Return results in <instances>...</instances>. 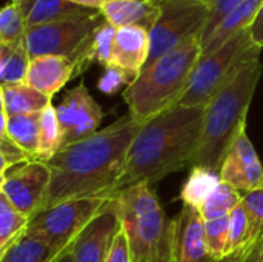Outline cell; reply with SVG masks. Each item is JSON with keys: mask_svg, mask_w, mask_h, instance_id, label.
I'll return each instance as SVG.
<instances>
[{"mask_svg": "<svg viewBox=\"0 0 263 262\" xmlns=\"http://www.w3.org/2000/svg\"><path fill=\"white\" fill-rule=\"evenodd\" d=\"M251 224L245 205L240 202L231 213H230V247L228 256L234 253H242L250 241Z\"/></svg>", "mask_w": 263, "mask_h": 262, "instance_id": "obj_29", "label": "cell"}, {"mask_svg": "<svg viewBox=\"0 0 263 262\" xmlns=\"http://www.w3.org/2000/svg\"><path fill=\"white\" fill-rule=\"evenodd\" d=\"M60 150V133L55 108L49 103L40 113V133H39V151L37 161L48 162Z\"/></svg>", "mask_w": 263, "mask_h": 262, "instance_id": "obj_26", "label": "cell"}, {"mask_svg": "<svg viewBox=\"0 0 263 262\" xmlns=\"http://www.w3.org/2000/svg\"><path fill=\"white\" fill-rule=\"evenodd\" d=\"M160 12L149 31V56L145 66L200 36L210 19V5L203 0H159Z\"/></svg>", "mask_w": 263, "mask_h": 262, "instance_id": "obj_9", "label": "cell"}, {"mask_svg": "<svg viewBox=\"0 0 263 262\" xmlns=\"http://www.w3.org/2000/svg\"><path fill=\"white\" fill-rule=\"evenodd\" d=\"M257 262H263V255H262V256H260V259H259V261H257Z\"/></svg>", "mask_w": 263, "mask_h": 262, "instance_id": "obj_44", "label": "cell"}, {"mask_svg": "<svg viewBox=\"0 0 263 262\" xmlns=\"http://www.w3.org/2000/svg\"><path fill=\"white\" fill-rule=\"evenodd\" d=\"M205 239L214 261L227 258L230 247V216L205 221Z\"/></svg>", "mask_w": 263, "mask_h": 262, "instance_id": "obj_28", "label": "cell"}, {"mask_svg": "<svg viewBox=\"0 0 263 262\" xmlns=\"http://www.w3.org/2000/svg\"><path fill=\"white\" fill-rule=\"evenodd\" d=\"M18 42H15V43H2L0 45V85L2 86L5 85V79H6V73H8V68H9L11 56H12L14 48H15V45Z\"/></svg>", "mask_w": 263, "mask_h": 262, "instance_id": "obj_35", "label": "cell"}, {"mask_svg": "<svg viewBox=\"0 0 263 262\" xmlns=\"http://www.w3.org/2000/svg\"><path fill=\"white\" fill-rule=\"evenodd\" d=\"M51 181V173L46 162L32 159L20 165L2 185V191L28 221L40 210Z\"/></svg>", "mask_w": 263, "mask_h": 262, "instance_id": "obj_11", "label": "cell"}, {"mask_svg": "<svg viewBox=\"0 0 263 262\" xmlns=\"http://www.w3.org/2000/svg\"><path fill=\"white\" fill-rule=\"evenodd\" d=\"M11 2H14V3H17V2H20V0H11Z\"/></svg>", "mask_w": 263, "mask_h": 262, "instance_id": "obj_45", "label": "cell"}, {"mask_svg": "<svg viewBox=\"0 0 263 262\" xmlns=\"http://www.w3.org/2000/svg\"><path fill=\"white\" fill-rule=\"evenodd\" d=\"M153 2H159V0H153ZM203 2H208V0H203Z\"/></svg>", "mask_w": 263, "mask_h": 262, "instance_id": "obj_46", "label": "cell"}, {"mask_svg": "<svg viewBox=\"0 0 263 262\" xmlns=\"http://www.w3.org/2000/svg\"><path fill=\"white\" fill-rule=\"evenodd\" d=\"M0 45H2V42H0Z\"/></svg>", "mask_w": 263, "mask_h": 262, "instance_id": "obj_47", "label": "cell"}, {"mask_svg": "<svg viewBox=\"0 0 263 262\" xmlns=\"http://www.w3.org/2000/svg\"><path fill=\"white\" fill-rule=\"evenodd\" d=\"M220 181L239 193H251L263 187V165L256 153L247 128L240 130L231 142L219 168Z\"/></svg>", "mask_w": 263, "mask_h": 262, "instance_id": "obj_12", "label": "cell"}, {"mask_svg": "<svg viewBox=\"0 0 263 262\" xmlns=\"http://www.w3.org/2000/svg\"><path fill=\"white\" fill-rule=\"evenodd\" d=\"M200 56V36H196L145 66L123 91L128 114L143 124L177 105Z\"/></svg>", "mask_w": 263, "mask_h": 262, "instance_id": "obj_4", "label": "cell"}, {"mask_svg": "<svg viewBox=\"0 0 263 262\" xmlns=\"http://www.w3.org/2000/svg\"><path fill=\"white\" fill-rule=\"evenodd\" d=\"M262 73L260 60L247 65L205 105L202 134L191 167L219 171L231 142L247 128L248 110Z\"/></svg>", "mask_w": 263, "mask_h": 262, "instance_id": "obj_3", "label": "cell"}, {"mask_svg": "<svg viewBox=\"0 0 263 262\" xmlns=\"http://www.w3.org/2000/svg\"><path fill=\"white\" fill-rule=\"evenodd\" d=\"M26 227L28 219L15 210V207L0 190V256L18 236L25 233Z\"/></svg>", "mask_w": 263, "mask_h": 262, "instance_id": "obj_24", "label": "cell"}, {"mask_svg": "<svg viewBox=\"0 0 263 262\" xmlns=\"http://www.w3.org/2000/svg\"><path fill=\"white\" fill-rule=\"evenodd\" d=\"M76 74V63L62 56H39L29 59L25 83L52 99Z\"/></svg>", "mask_w": 263, "mask_h": 262, "instance_id": "obj_15", "label": "cell"}, {"mask_svg": "<svg viewBox=\"0 0 263 262\" xmlns=\"http://www.w3.org/2000/svg\"><path fill=\"white\" fill-rule=\"evenodd\" d=\"M17 8L26 28L74 19L99 11L76 5L69 0H20L17 2Z\"/></svg>", "mask_w": 263, "mask_h": 262, "instance_id": "obj_18", "label": "cell"}, {"mask_svg": "<svg viewBox=\"0 0 263 262\" xmlns=\"http://www.w3.org/2000/svg\"><path fill=\"white\" fill-rule=\"evenodd\" d=\"M40 113L8 117V125H6L8 136L23 151H26L31 159H37L39 133H40Z\"/></svg>", "mask_w": 263, "mask_h": 262, "instance_id": "obj_23", "label": "cell"}, {"mask_svg": "<svg viewBox=\"0 0 263 262\" xmlns=\"http://www.w3.org/2000/svg\"><path fill=\"white\" fill-rule=\"evenodd\" d=\"M25 23L22 14L17 8V3L11 2L9 5L0 8V42L2 43H15L23 39Z\"/></svg>", "mask_w": 263, "mask_h": 262, "instance_id": "obj_30", "label": "cell"}, {"mask_svg": "<svg viewBox=\"0 0 263 262\" xmlns=\"http://www.w3.org/2000/svg\"><path fill=\"white\" fill-rule=\"evenodd\" d=\"M100 12L103 19L116 28L140 26L151 31L154 26L160 8L153 0H108Z\"/></svg>", "mask_w": 263, "mask_h": 262, "instance_id": "obj_17", "label": "cell"}, {"mask_svg": "<svg viewBox=\"0 0 263 262\" xmlns=\"http://www.w3.org/2000/svg\"><path fill=\"white\" fill-rule=\"evenodd\" d=\"M9 167H8V164L5 162V159L2 158V154H0V174H6V170H8Z\"/></svg>", "mask_w": 263, "mask_h": 262, "instance_id": "obj_41", "label": "cell"}, {"mask_svg": "<svg viewBox=\"0 0 263 262\" xmlns=\"http://www.w3.org/2000/svg\"><path fill=\"white\" fill-rule=\"evenodd\" d=\"M100 11L92 14L25 28L23 43L29 59L39 56H62L76 63V74L86 71L85 56L92 36L103 22Z\"/></svg>", "mask_w": 263, "mask_h": 262, "instance_id": "obj_7", "label": "cell"}, {"mask_svg": "<svg viewBox=\"0 0 263 262\" xmlns=\"http://www.w3.org/2000/svg\"><path fill=\"white\" fill-rule=\"evenodd\" d=\"M205 107L174 105L140 125L112 188L111 199L140 184H154L165 176L191 167L196 156Z\"/></svg>", "mask_w": 263, "mask_h": 262, "instance_id": "obj_2", "label": "cell"}, {"mask_svg": "<svg viewBox=\"0 0 263 262\" xmlns=\"http://www.w3.org/2000/svg\"><path fill=\"white\" fill-rule=\"evenodd\" d=\"M214 262H245V261H243V258H242L239 253H234V255H230V256H227V258H223V259H219V261H214Z\"/></svg>", "mask_w": 263, "mask_h": 262, "instance_id": "obj_39", "label": "cell"}, {"mask_svg": "<svg viewBox=\"0 0 263 262\" xmlns=\"http://www.w3.org/2000/svg\"><path fill=\"white\" fill-rule=\"evenodd\" d=\"M76 5H80V6H85V8H91V9H99L108 2V0H69Z\"/></svg>", "mask_w": 263, "mask_h": 262, "instance_id": "obj_37", "label": "cell"}, {"mask_svg": "<svg viewBox=\"0 0 263 262\" xmlns=\"http://www.w3.org/2000/svg\"><path fill=\"white\" fill-rule=\"evenodd\" d=\"M117 28L103 20L99 28L96 29L91 45L88 48V53L85 56V63L89 66L91 63L97 62L103 66L111 65V56H112V45H114V37H116Z\"/></svg>", "mask_w": 263, "mask_h": 262, "instance_id": "obj_27", "label": "cell"}, {"mask_svg": "<svg viewBox=\"0 0 263 262\" xmlns=\"http://www.w3.org/2000/svg\"><path fill=\"white\" fill-rule=\"evenodd\" d=\"M0 154L8 164V167L32 161L26 151H23L14 141H11L9 136H5L3 139H0Z\"/></svg>", "mask_w": 263, "mask_h": 262, "instance_id": "obj_33", "label": "cell"}, {"mask_svg": "<svg viewBox=\"0 0 263 262\" xmlns=\"http://www.w3.org/2000/svg\"><path fill=\"white\" fill-rule=\"evenodd\" d=\"M5 179H6V174H0V190H2V185L5 182Z\"/></svg>", "mask_w": 263, "mask_h": 262, "instance_id": "obj_43", "label": "cell"}, {"mask_svg": "<svg viewBox=\"0 0 263 262\" xmlns=\"http://www.w3.org/2000/svg\"><path fill=\"white\" fill-rule=\"evenodd\" d=\"M55 114L60 150L97 133L103 119L100 105L89 94L85 83H79L63 96L62 102L55 107Z\"/></svg>", "mask_w": 263, "mask_h": 262, "instance_id": "obj_10", "label": "cell"}, {"mask_svg": "<svg viewBox=\"0 0 263 262\" xmlns=\"http://www.w3.org/2000/svg\"><path fill=\"white\" fill-rule=\"evenodd\" d=\"M173 222V262H214L206 247L205 219L199 210L183 205Z\"/></svg>", "mask_w": 263, "mask_h": 262, "instance_id": "obj_14", "label": "cell"}, {"mask_svg": "<svg viewBox=\"0 0 263 262\" xmlns=\"http://www.w3.org/2000/svg\"><path fill=\"white\" fill-rule=\"evenodd\" d=\"M242 202V193H239L231 185L220 181L217 188L205 201L200 208V215L205 221L230 216V213Z\"/></svg>", "mask_w": 263, "mask_h": 262, "instance_id": "obj_25", "label": "cell"}, {"mask_svg": "<svg viewBox=\"0 0 263 262\" xmlns=\"http://www.w3.org/2000/svg\"><path fill=\"white\" fill-rule=\"evenodd\" d=\"M260 53L262 48L253 42L248 28L230 37L219 48L202 54L179 105L205 107L247 65L260 60Z\"/></svg>", "mask_w": 263, "mask_h": 262, "instance_id": "obj_6", "label": "cell"}, {"mask_svg": "<svg viewBox=\"0 0 263 262\" xmlns=\"http://www.w3.org/2000/svg\"><path fill=\"white\" fill-rule=\"evenodd\" d=\"M219 184H220L219 171L206 167H191L190 176L186 178L182 187L180 199L183 205L193 207L200 212L205 201L211 196V193L217 188Z\"/></svg>", "mask_w": 263, "mask_h": 262, "instance_id": "obj_20", "label": "cell"}, {"mask_svg": "<svg viewBox=\"0 0 263 262\" xmlns=\"http://www.w3.org/2000/svg\"><path fill=\"white\" fill-rule=\"evenodd\" d=\"M2 88H3L5 113L8 117L40 113L51 103V97L28 86L25 82L3 85Z\"/></svg>", "mask_w": 263, "mask_h": 262, "instance_id": "obj_19", "label": "cell"}, {"mask_svg": "<svg viewBox=\"0 0 263 262\" xmlns=\"http://www.w3.org/2000/svg\"><path fill=\"white\" fill-rule=\"evenodd\" d=\"M149 56V31L140 26L117 28L111 65L126 71L131 77H137L145 68Z\"/></svg>", "mask_w": 263, "mask_h": 262, "instance_id": "obj_16", "label": "cell"}, {"mask_svg": "<svg viewBox=\"0 0 263 262\" xmlns=\"http://www.w3.org/2000/svg\"><path fill=\"white\" fill-rule=\"evenodd\" d=\"M6 125H8V116L5 111H0V139L8 136L6 133Z\"/></svg>", "mask_w": 263, "mask_h": 262, "instance_id": "obj_38", "label": "cell"}, {"mask_svg": "<svg viewBox=\"0 0 263 262\" xmlns=\"http://www.w3.org/2000/svg\"><path fill=\"white\" fill-rule=\"evenodd\" d=\"M133 80H134V77H131L126 71L120 69L119 66L108 65V66H105V71L100 76L97 86L105 94H114L122 86H128Z\"/></svg>", "mask_w": 263, "mask_h": 262, "instance_id": "obj_31", "label": "cell"}, {"mask_svg": "<svg viewBox=\"0 0 263 262\" xmlns=\"http://www.w3.org/2000/svg\"><path fill=\"white\" fill-rule=\"evenodd\" d=\"M140 125L126 114L92 136L59 150L46 162L51 181L39 212L71 199H111Z\"/></svg>", "mask_w": 263, "mask_h": 262, "instance_id": "obj_1", "label": "cell"}, {"mask_svg": "<svg viewBox=\"0 0 263 262\" xmlns=\"http://www.w3.org/2000/svg\"><path fill=\"white\" fill-rule=\"evenodd\" d=\"M108 201L105 198H85L60 202L35 213L28 221L26 233L65 253L85 227L103 210Z\"/></svg>", "mask_w": 263, "mask_h": 262, "instance_id": "obj_8", "label": "cell"}, {"mask_svg": "<svg viewBox=\"0 0 263 262\" xmlns=\"http://www.w3.org/2000/svg\"><path fill=\"white\" fill-rule=\"evenodd\" d=\"M55 262H74V259H72V256H71V253H69V250H68V252H65V253H63Z\"/></svg>", "mask_w": 263, "mask_h": 262, "instance_id": "obj_40", "label": "cell"}, {"mask_svg": "<svg viewBox=\"0 0 263 262\" xmlns=\"http://www.w3.org/2000/svg\"><path fill=\"white\" fill-rule=\"evenodd\" d=\"M0 111H5V100H3V88L0 85Z\"/></svg>", "mask_w": 263, "mask_h": 262, "instance_id": "obj_42", "label": "cell"}, {"mask_svg": "<svg viewBox=\"0 0 263 262\" xmlns=\"http://www.w3.org/2000/svg\"><path fill=\"white\" fill-rule=\"evenodd\" d=\"M242 204L248 213L251 232L247 249L239 255L245 262H257L263 255V187L242 195Z\"/></svg>", "mask_w": 263, "mask_h": 262, "instance_id": "obj_22", "label": "cell"}, {"mask_svg": "<svg viewBox=\"0 0 263 262\" xmlns=\"http://www.w3.org/2000/svg\"><path fill=\"white\" fill-rule=\"evenodd\" d=\"M114 199L133 262H173L174 222L151 185L136 184Z\"/></svg>", "mask_w": 263, "mask_h": 262, "instance_id": "obj_5", "label": "cell"}, {"mask_svg": "<svg viewBox=\"0 0 263 262\" xmlns=\"http://www.w3.org/2000/svg\"><path fill=\"white\" fill-rule=\"evenodd\" d=\"M105 262H133L131 253H129V246H128L126 236H125L122 229L116 235L114 242H112L111 250H109V255H108Z\"/></svg>", "mask_w": 263, "mask_h": 262, "instance_id": "obj_34", "label": "cell"}, {"mask_svg": "<svg viewBox=\"0 0 263 262\" xmlns=\"http://www.w3.org/2000/svg\"><path fill=\"white\" fill-rule=\"evenodd\" d=\"M240 2H243V0H208V5H210V19H208V23H206L205 29L200 34V40L205 39L222 22V19L233 8H236Z\"/></svg>", "mask_w": 263, "mask_h": 262, "instance_id": "obj_32", "label": "cell"}, {"mask_svg": "<svg viewBox=\"0 0 263 262\" xmlns=\"http://www.w3.org/2000/svg\"><path fill=\"white\" fill-rule=\"evenodd\" d=\"M62 255L63 253L25 230L0 256V262H55Z\"/></svg>", "mask_w": 263, "mask_h": 262, "instance_id": "obj_21", "label": "cell"}, {"mask_svg": "<svg viewBox=\"0 0 263 262\" xmlns=\"http://www.w3.org/2000/svg\"><path fill=\"white\" fill-rule=\"evenodd\" d=\"M250 34H251L253 42L263 49V5L262 8L259 9L254 22L250 26Z\"/></svg>", "mask_w": 263, "mask_h": 262, "instance_id": "obj_36", "label": "cell"}, {"mask_svg": "<svg viewBox=\"0 0 263 262\" xmlns=\"http://www.w3.org/2000/svg\"><path fill=\"white\" fill-rule=\"evenodd\" d=\"M122 224L116 199H109L103 210L85 227L69 247L74 262H105Z\"/></svg>", "mask_w": 263, "mask_h": 262, "instance_id": "obj_13", "label": "cell"}]
</instances>
